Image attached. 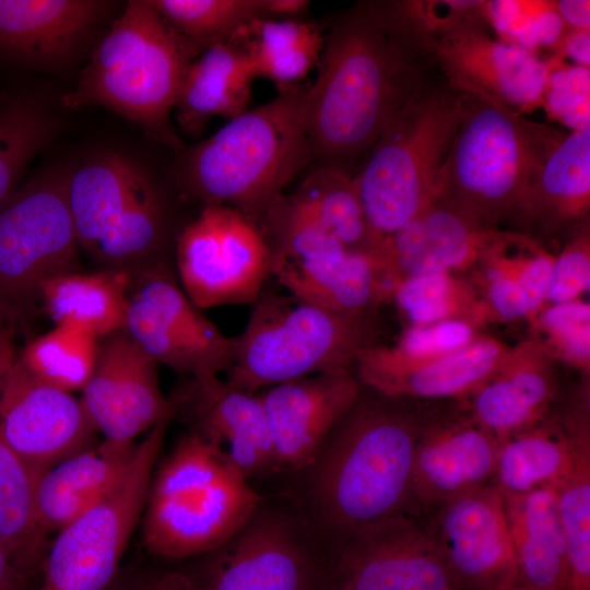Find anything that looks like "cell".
I'll use <instances>...</instances> for the list:
<instances>
[{"label":"cell","mask_w":590,"mask_h":590,"mask_svg":"<svg viewBox=\"0 0 590 590\" xmlns=\"http://www.w3.org/2000/svg\"><path fill=\"white\" fill-rule=\"evenodd\" d=\"M432 63L426 30L400 1L358 3L341 14L307 90L311 157L341 169L366 157L428 86Z\"/></svg>","instance_id":"cell-1"},{"label":"cell","mask_w":590,"mask_h":590,"mask_svg":"<svg viewBox=\"0 0 590 590\" xmlns=\"http://www.w3.org/2000/svg\"><path fill=\"white\" fill-rule=\"evenodd\" d=\"M367 390L362 385L357 400L304 470L312 516L337 547L410 506L413 455L423 422L400 399Z\"/></svg>","instance_id":"cell-2"},{"label":"cell","mask_w":590,"mask_h":590,"mask_svg":"<svg viewBox=\"0 0 590 590\" xmlns=\"http://www.w3.org/2000/svg\"><path fill=\"white\" fill-rule=\"evenodd\" d=\"M308 85L279 90L270 102L228 120L193 146L180 167L185 189L257 223L311 158L306 126Z\"/></svg>","instance_id":"cell-3"},{"label":"cell","mask_w":590,"mask_h":590,"mask_svg":"<svg viewBox=\"0 0 590 590\" xmlns=\"http://www.w3.org/2000/svg\"><path fill=\"white\" fill-rule=\"evenodd\" d=\"M202 48L176 32L149 3L129 1L62 97L70 109L101 106L178 150L170 114L184 75Z\"/></svg>","instance_id":"cell-4"},{"label":"cell","mask_w":590,"mask_h":590,"mask_svg":"<svg viewBox=\"0 0 590 590\" xmlns=\"http://www.w3.org/2000/svg\"><path fill=\"white\" fill-rule=\"evenodd\" d=\"M563 137L474 97L438 169L434 200L489 228L520 219L541 165Z\"/></svg>","instance_id":"cell-5"},{"label":"cell","mask_w":590,"mask_h":590,"mask_svg":"<svg viewBox=\"0 0 590 590\" xmlns=\"http://www.w3.org/2000/svg\"><path fill=\"white\" fill-rule=\"evenodd\" d=\"M248 480L196 433L175 445L152 477L142 539L158 557L182 559L216 551L259 510Z\"/></svg>","instance_id":"cell-6"},{"label":"cell","mask_w":590,"mask_h":590,"mask_svg":"<svg viewBox=\"0 0 590 590\" xmlns=\"http://www.w3.org/2000/svg\"><path fill=\"white\" fill-rule=\"evenodd\" d=\"M473 99L447 83L427 86L367 154L353 180L368 229V249L434 200L438 169Z\"/></svg>","instance_id":"cell-7"},{"label":"cell","mask_w":590,"mask_h":590,"mask_svg":"<svg viewBox=\"0 0 590 590\" xmlns=\"http://www.w3.org/2000/svg\"><path fill=\"white\" fill-rule=\"evenodd\" d=\"M369 319L343 316L285 293L261 294L234 337L226 381L258 393L316 374L351 369L369 343Z\"/></svg>","instance_id":"cell-8"},{"label":"cell","mask_w":590,"mask_h":590,"mask_svg":"<svg viewBox=\"0 0 590 590\" xmlns=\"http://www.w3.org/2000/svg\"><path fill=\"white\" fill-rule=\"evenodd\" d=\"M67 196L79 246L105 266L140 268L163 249L165 199L150 173L128 155L92 156L69 172Z\"/></svg>","instance_id":"cell-9"},{"label":"cell","mask_w":590,"mask_h":590,"mask_svg":"<svg viewBox=\"0 0 590 590\" xmlns=\"http://www.w3.org/2000/svg\"><path fill=\"white\" fill-rule=\"evenodd\" d=\"M69 172L44 170L0 208V317L14 321L40 300L48 280L78 271L68 204Z\"/></svg>","instance_id":"cell-10"},{"label":"cell","mask_w":590,"mask_h":590,"mask_svg":"<svg viewBox=\"0 0 590 590\" xmlns=\"http://www.w3.org/2000/svg\"><path fill=\"white\" fill-rule=\"evenodd\" d=\"M173 416L155 424L135 444L130 464L116 487L58 532L44 560L38 590H107L142 518L154 465Z\"/></svg>","instance_id":"cell-11"},{"label":"cell","mask_w":590,"mask_h":590,"mask_svg":"<svg viewBox=\"0 0 590 590\" xmlns=\"http://www.w3.org/2000/svg\"><path fill=\"white\" fill-rule=\"evenodd\" d=\"M176 263L182 291L199 308L253 304L271 275L260 225L226 205L208 204L180 233Z\"/></svg>","instance_id":"cell-12"},{"label":"cell","mask_w":590,"mask_h":590,"mask_svg":"<svg viewBox=\"0 0 590 590\" xmlns=\"http://www.w3.org/2000/svg\"><path fill=\"white\" fill-rule=\"evenodd\" d=\"M483 20L477 14L426 30L447 84L517 114L542 106L548 64L532 51L492 38Z\"/></svg>","instance_id":"cell-13"},{"label":"cell","mask_w":590,"mask_h":590,"mask_svg":"<svg viewBox=\"0 0 590 590\" xmlns=\"http://www.w3.org/2000/svg\"><path fill=\"white\" fill-rule=\"evenodd\" d=\"M432 510L426 524L456 590H506L519 583L504 498L494 484Z\"/></svg>","instance_id":"cell-14"},{"label":"cell","mask_w":590,"mask_h":590,"mask_svg":"<svg viewBox=\"0 0 590 590\" xmlns=\"http://www.w3.org/2000/svg\"><path fill=\"white\" fill-rule=\"evenodd\" d=\"M335 590H456L426 522L405 510L337 547Z\"/></svg>","instance_id":"cell-15"},{"label":"cell","mask_w":590,"mask_h":590,"mask_svg":"<svg viewBox=\"0 0 590 590\" xmlns=\"http://www.w3.org/2000/svg\"><path fill=\"white\" fill-rule=\"evenodd\" d=\"M0 429L37 479L91 447L96 432L81 400L42 380L19 358L0 387Z\"/></svg>","instance_id":"cell-16"},{"label":"cell","mask_w":590,"mask_h":590,"mask_svg":"<svg viewBox=\"0 0 590 590\" xmlns=\"http://www.w3.org/2000/svg\"><path fill=\"white\" fill-rule=\"evenodd\" d=\"M154 363L121 329L98 346L81 402L105 440L129 445L155 424L176 415L158 385Z\"/></svg>","instance_id":"cell-17"},{"label":"cell","mask_w":590,"mask_h":590,"mask_svg":"<svg viewBox=\"0 0 590 590\" xmlns=\"http://www.w3.org/2000/svg\"><path fill=\"white\" fill-rule=\"evenodd\" d=\"M362 384L351 369L283 382L259 393L278 467L305 470L357 400Z\"/></svg>","instance_id":"cell-18"},{"label":"cell","mask_w":590,"mask_h":590,"mask_svg":"<svg viewBox=\"0 0 590 590\" xmlns=\"http://www.w3.org/2000/svg\"><path fill=\"white\" fill-rule=\"evenodd\" d=\"M216 551L204 590H314L310 553L284 516L258 510Z\"/></svg>","instance_id":"cell-19"},{"label":"cell","mask_w":590,"mask_h":590,"mask_svg":"<svg viewBox=\"0 0 590 590\" xmlns=\"http://www.w3.org/2000/svg\"><path fill=\"white\" fill-rule=\"evenodd\" d=\"M498 441L467 412L423 422L415 444L410 505L433 509L492 483Z\"/></svg>","instance_id":"cell-20"},{"label":"cell","mask_w":590,"mask_h":590,"mask_svg":"<svg viewBox=\"0 0 590 590\" xmlns=\"http://www.w3.org/2000/svg\"><path fill=\"white\" fill-rule=\"evenodd\" d=\"M504 231L485 227L433 200L414 219L370 249L397 284L404 278L476 268Z\"/></svg>","instance_id":"cell-21"},{"label":"cell","mask_w":590,"mask_h":590,"mask_svg":"<svg viewBox=\"0 0 590 590\" xmlns=\"http://www.w3.org/2000/svg\"><path fill=\"white\" fill-rule=\"evenodd\" d=\"M192 433L215 448L249 481L278 468L259 393L237 389L219 376L194 379L178 400Z\"/></svg>","instance_id":"cell-22"},{"label":"cell","mask_w":590,"mask_h":590,"mask_svg":"<svg viewBox=\"0 0 590 590\" xmlns=\"http://www.w3.org/2000/svg\"><path fill=\"white\" fill-rule=\"evenodd\" d=\"M109 7L98 0H0V60L45 70L67 66Z\"/></svg>","instance_id":"cell-23"},{"label":"cell","mask_w":590,"mask_h":590,"mask_svg":"<svg viewBox=\"0 0 590 590\" xmlns=\"http://www.w3.org/2000/svg\"><path fill=\"white\" fill-rule=\"evenodd\" d=\"M555 364L533 337L509 346L496 370L463 398L465 412L497 441L539 423L557 394Z\"/></svg>","instance_id":"cell-24"},{"label":"cell","mask_w":590,"mask_h":590,"mask_svg":"<svg viewBox=\"0 0 590 590\" xmlns=\"http://www.w3.org/2000/svg\"><path fill=\"white\" fill-rule=\"evenodd\" d=\"M271 274L297 298L358 319H368L394 290L376 256L364 249L341 247L306 261L276 263Z\"/></svg>","instance_id":"cell-25"},{"label":"cell","mask_w":590,"mask_h":590,"mask_svg":"<svg viewBox=\"0 0 590 590\" xmlns=\"http://www.w3.org/2000/svg\"><path fill=\"white\" fill-rule=\"evenodd\" d=\"M134 444L104 441L51 467L36 481L35 505L45 532H59L103 500L126 473Z\"/></svg>","instance_id":"cell-26"},{"label":"cell","mask_w":590,"mask_h":590,"mask_svg":"<svg viewBox=\"0 0 590 590\" xmlns=\"http://www.w3.org/2000/svg\"><path fill=\"white\" fill-rule=\"evenodd\" d=\"M257 78L246 50L235 40L214 43L189 64L175 103L180 129L199 135L213 117L228 120L248 108Z\"/></svg>","instance_id":"cell-27"},{"label":"cell","mask_w":590,"mask_h":590,"mask_svg":"<svg viewBox=\"0 0 590 590\" xmlns=\"http://www.w3.org/2000/svg\"><path fill=\"white\" fill-rule=\"evenodd\" d=\"M503 498L519 583L568 590L567 548L554 488Z\"/></svg>","instance_id":"cell-28"},{"label":"cell","mask_w":590,"mask_h":590,"mask_svg":"<svg viewBox=\"0 0 590 590\" xmlns=\"http://www.w3.org/2000/svg\"><path fill=\"white\" fill-rule=\"evenodd\" d=\"M573 441L570 467L554 487L563 527L568 590H590V391L583 380L560 415Z\"/></svg>","instance_id":"cell-29"},{"label":"cell","mask_w":590,"mask_h":590,"mask_svg":"<svg viewBox=\"0 0 590 590\" xmlns=\"http://www.w3.org/2000/svg\"><path fill=\"white\" fill-rule=\"evenodd\" d=\"M590 209V127L564 135L544 160L520 220L546 234L579 222Z\"/></svg>","instance_id":"cell-30"},{"label":"cell","mask_w":590,"mask_h":590,"mask_svg":"<svg viewBox=\"0 0 590 590\" xmlns=\"http://www.w3.org/2000/svg\"><path fill=\"white\" fill-rule=\"evenodd\" d=\"M131 283L127 270L68 272L43 284L40 300L56 326L80 329L98 339L123 328Z\"/></svg>","instance_id":"cell-31"},{"label":"cell","mask_w":590,"mask_h":590,"mask_svg":"<svg viewBox=\"0 0 590 590\" xmlns=\"http://www.w3.org/2000/svg\"><path fill=\"white\" fill-rule=\"evenodd\" d=\"M508 349L503 341L481 334L456 352L376 377L363 386L396 399H463L496 370Z\"/></svg>","instance_id":"cell-32"},{"label":"cell","mask_w":590,"mask_h":590,"mask_svg":"<svg viewBox=\"0 0 590 590\" xmlns=\"http://www.w3.org/2000/svg\"><path fill=\"white\" fill-rule=\"evenodd\" d=\"M573 459L571 436L560 415L550 413L539 423L498 441L492 484L502 495L554 488Z\"/></svg>","instance_id":"cell-33"},{"label":"cell","mask_w":590,"mask_h":590,"mask_svg":"<svg viewBox=\"0 0 590 590\" xmlns=\"http://www.w3.org/2000/svg\"><path fill=\"white\" fill-rule=\"evenodd\" d=\"M326 36L315 23L298 19L258 17L233 38L247 52L258 76L279 90L302 84L318 66Z\"/></svg>","instance_id":"cell-34"},{"label":"cell","mask_w":590,"mask_h":590,"mask_svg":"<svg viewBox=\"0 0 590 590\" xmlns=\"http://www.w3.org/2000/svg\"><path fill=\"white\" fill-rule=\"evenodd\" d=\"M10 334L0 328V387L14 359ZM37 477L10 447L0 429V542L13 562L33 563L38 556L46 532L35 505Z\"/></svg>","instance_id":"cell-35"},{"label":"cell","mask_w":590,"mask_h":590,"mask_svg":"<svg viewBox=\"0 0 590 590\" xmlns=\"http://www.w3.org/2000/svg\"><path fill=\"white\" fill-rule=\"evenodd\" d=\"M156 364L201 379L227 371L231 357L198 343L162 317L148 303L130 296L122 328Z\"/></svg>","instance_id":"cell-36"},{"label":"cell","mask_w":590,"mask_h":590,"mask_svg":"<svg viewBox=\"0 0 590 590\" xmlns=\"http://www.w3.org/2000/svg\"><path fill=\"white\" fill-rule=\"evenodd\" d=\"M56 117L38 97L15 92L0 97V208L17 189L30 163L56 135Z\"/></svg>","instance_id":"cell-37"},{"label":"cell","mask_w":590,"mask_h":590,"mask_svg":"<svg viewBox=\"0 0 590 590\" xmlns=\"http://www.w3.org/2000/svg\"><path fill=\"white\" fill-rule=\"evenodd\" d=\"M391 298L410 326L461 319L481 328L492 322L476 285L456 273L404 278L398 282Z\"/></svg>","instance_id":"cell-38"},{"label":"cell","mask_w":590,"mask_h":590,"mask_svg":"<svg viewBox=\"0 0 590 590\" xmlns=\"http://www.w3.org/2000/svg\"><path fill=\"white\" fill-rule=\"evenodd\" d=\"M349 249H368V229L353 176L321 166L288 196Z\"/></svg>","instance_id":"cell-39"},{"label":"cell","mask_w":590,"mask_h":590,"mask_svg":"<svg viewBox=\"0 0 590 590\" xmlns=\"http://www.w3.org/2000/svg\"><path fill=\"white\" fill-rule=\"evenodd\" d=\"M97 339L80 329L56 326L32 340L19 359L42 380L72 392L82 390L96 359Z\"/></svg>","instance_id":"cell-40"},{"label":"cell","mask_w":590,"mask_h":590,"mask_svg":"<svg viewBox=\"0 0 590 590\" xmlns=\"http://www.w3.org/2000/svg\"><path fill=\"white\" fill-rule=\"evenodd\" d=\"M180 35L205 48L231 40L249 22L267 17L264 0H149Z\"/></svg>","instance_id":"cell-41"},{"label":"cell","mask_w":590,"mask_h":590,"mask_svg":"<svg viewBox=\"0 0 590 590\" xmlns=\"http://www.w3.org/2000/svg\"><path fill=\"white\" fill-rule=\"evenodd\" d=\"M133 294L198 343L233 357L234 337L224 335L188 298L162 262L139 270ZM232 364V363H231Z\"/></svg>","instance_id":"cell-42"},{"label":"cell","mask_w":590,"mask_h":590,"mask_svg":"<svg viewBox=\"0 0 590 590\" xmlns=\"http://www.w3.org/2000/svg\"><path fill=\"white\" fill-rule=\"evenodd\" d=\"M535 338L554 359L590 373V304L581 298L545 305L530 321Z\"/></svg>","instance_id":"cell-43"},{"label":"cell","mask_w":590,"mask_h":590,"mask_svg":"<svg viewBox=\"0 0 590 590\" xmlns=\"http://www.w3.org/2000/svg\"><path fill=\"white\" fill-rule=\"evenodd\" d=\"M589 78V68L548 64L543 106L573 131L590 127Z\"/></svg>","instance_id":"cell-44"},{"label":"cell","mask_w":590,"mask_h":590,"mask_svg":"<svg viewBox=\"0 0 590 590\" xmlns=\"http://www.w3.org/2000/svg\"><path fill=\"white\" fill-rule=\"evenodd\" d=\"M590 287V236L583 227L555 256L546 305L581 298Z\"/></svg>","instance_id":"cell-45"},{"label":"cell","mask_w":590,"mask_h":590,"mask_svg":"<svg viewBox=\"0 0 590 590\" xmlns=\"http://www.w3.org/2000/svg\"><path fill=\"white\" fill-rule=\"evenodd\" d=\"M589 30H569L555 45L560 51L577 62V66L589 68L590 64Z\"/></svg>","instance_id":"cell-46"},{"label":"cell","mask_w":590,"mask_h":590,"mask_svg":"<svg viewBox=\"0 0 590 590\" xmlns=\"http://www.w3.org/2000/svg\"><path fill=\"white\" fill-rule=\"evenodd\" d=\"M555 8L563 23L569 30H589L590 1L560 0L555 1Z\"/></svg>","instance_id":"cell-47"},{"label":"cell","mask_w":590,"mask_h":590,"mask_svg":"<svg viewBox=\"0 0 590 590\" xmlns=\"http://www.w3.org/2000/svg\"><path fill=\"white\" fill-rule=\"evenodd\" d=\"M140 590H204L189 577L179 573H164L143 585Z\"/></svg>","instance_id":"cell-48"},{"label":"cell","mask_w":590,"mask_h":590,"mask_svg":"<svg viewBox=\"0 0 590 590\" xmlns=\"http://www.w3.org/2000/svg\"><path fill=\"white\" fill-rule=\"evenodd\" d=\"M268 19H297L310 5L307 0H264Z\"/></svg>","instance_id":"cell-49"},{"label":"cell","mask_w":590,"mask_h":590,"mask_svg":"<svg viewBox=\"0 0 590 590\" xmlns=\"http://www.w3.org/2000/svg\"><path fill=\"white\" fill-rule=\"evenodd\" d=\"M13 563L11 554L0 542V590H20L21 578Z\"/></svg>","instance_id":"cell-50"},{"label":"cell","mask_w":590,"mask_h":590,"mask_svg":"<svg viewBox=\"0 0 590 590\" xmlns=\"http://www.w3.org/2000/svg\"><path fill=\"white\" fill-rule=\"evenodd\" d=\"M107 590H140V585H137L127 579H117L111 583Z\"/></svg>","instance_id":"cell-51"},{"label":"cell","mask_w":590,"mask_h":590,"mask_svg":"<svg viewBox=\"0 0 590 590\" xmlns=\"http://www.w3.org/2000/svg\"><path fill=\"white\" fill-rule=\"evenodd\" d=\"M506 590H543V589H536V588L529 587V586H526V585L517 583V585H515L511 588L506 589Z\"/></svg>","instance_id":"cell-52"}]
</instances>
